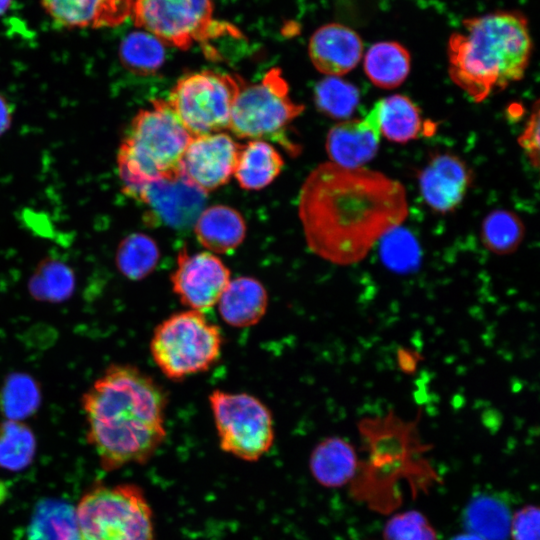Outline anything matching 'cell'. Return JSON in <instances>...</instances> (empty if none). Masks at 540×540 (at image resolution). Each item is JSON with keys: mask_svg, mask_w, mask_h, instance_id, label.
<instances>
[{"mask_svg": "<svg viewBox=\"0 0 540 540\" xmlns=\"http://www.w3.org/2000/svg\"><path fill=\"white\" fill-rule=\"evenodd\" d=\"M230 280L229 268L214 253L189 254L185 248L179 251L170 276L179 301L190 310L203 313L217 305Z\"/></svg>", "mask_w": 540, "mask_h": 540, "instance_id": "11", "label": "cell"}, {"mask_svg": "<svg viewBox=\"0 0 540 540\" xmlns=\"http://www.w3.org/2000/svg\"><path fill=\"white\" fill-rule=\"evenodd\" d=\"M198 242L211 253L226 254L234 251L246 235L242 215L226 205H213L204 209L194 223Z\"/></svg>", "mask_w": 540, "mask_h": 540, "instance_id": "21", "label": "cell"}, {"mask_svg": "<svg viewBox=\"0 0 540 540\" xmlns=\"http://www.w3.org/2000/svg\"><path fill=\"white\" fill-rule=\"evenodd\" d=\"M399 352L402 353V355L398 353V363L401 369L404 372L414 371L419 360L418 353L414 355V351L408 349L399 350Z\"/></svg>", "mask_w": 540, "mask_h": 540, "instance_id": "37", "label": "cell"}, {"mask_svg": "<svg viewBox=\"0 0 540 540\" xmlns=\"http://www.w3.org/2000/svg\"><path fill=\"white\" fill-rule=\"evenodd\" d=\"M421 416L422 409L413 420H405L395 411L388 410L384 414L362 417L357 428L377 463L405 461L428 449L418 435Z\"/></svg>", "mask_w": 540, "mask_h": 540, "instance_id": "14", "label": "cell"}, {"mask_svg": "<svg viewBox=\"0 0 540 540\" xmlns=\"http://www.w3.org/2000/svg\"><path fill=\"white\" fill-rule=\"evenodd\" d=\"M451 540H484V539L476 534L466 532V533L456 535Z\"/></svg>", "mask_w": 540, "mask_h": 540, "instance_id": "39", "label": "cell"}, {"mask_svg": "<svg viewBox=\"0 0 540 540\" xmlns=\"http://www.w3.org/2000/svg\"><path fill=\"white\" fill-rule=\"evenodd\" d=\"M243 84L238 76L202 70L179 78L166 101L193 137L217 133L229 128Z\"/></svg>", "mask_w": 540, "mask_h": 540, "instance_id": "7", "label": "cell"}, {"mask_svg": "<svg viewBox=\"0 0 540 540\" xmlns=\"http://www.w3.org/2000/svg\"><path fill=\"white\" fill-rule=\"evenodd\" d=\"M222 345L220 327L203 312L187 309L155 327L150 353L160 371L177 381L209 370L218 361Z\"/></svg>", "mask_w": 540, "mask_h": 540, "instance_id": "6", "label": "cell"}, {"mask_svg": "<svg viewBox=\"0 0 540 540\" xmlns=\"http://www.w3.org/2000/svg\"><path fill=\"white\" fill-rule=\"evenodd\" d=\"M31 381L15 380L10 382L3 393L4 410L8 416L7 419L20 420L34 406L36 400L35 387L30 385Z\"/></svg>", "mask_w": 540, "mask_h": 540, "instance_id": "34", "label": "cell"}, {"mask_svg": "<svg viewBox=\"0 0 540 540\" xmlns=\"http://www.w3.org/2000/svg\"><path fill=\"white\" fill-rule=\"evenodd\" d=\"M539 509L526 505L512 516L510 538L512 540H539Z\"/></svg>", "mask_w": 540, "mask_h": 540, "instance_id": "35", "label": "cell"}, {"mask_svg": "<svg viewBox=\"0 0 540 540\" xmlns=\"http://www.w3.org/2000/svg\"><path fill=\"white\" fill-rule=\"evenodd\" d=\"M242 146L223 132L193 137L181 159L180 173L205 193L215 190L234 175Z\"/></svg>", "mask_w": 540, "mask_h": 540, "instance_id": "13", "label": "cell"}, {"mask_svg": "<svg viewBox=\"0 0 540 540\" xmlns=\"http://www.w3.org/2000/svg\"><path fill=\"white\" fill-rule=\"evenodd\" d=\"M379 122L381 134L397 143L417 139L427 132L419 108L410 98L400 94L380 100Z\"/></svg>", "mask_w": 540, "mask_h": 540, "instance_id": "25", "label": "cell"}, {"mask_svg": "<svg viewBox=\"0 0 540 540\" xmlns=\"http://www.w3.org/2000/svg\"><path fill=\"white\" fill-rule=\"evenodd\" d=\"M217 305L221 318L230 326L251 327L257 324L266 313L267 290L254 277L231 278Z\"/></svg>", "mask_w": 540, "mask_h": 540, "instance_id": "20", "label": "cell"}, {"mask_svg": "<svg viewBox=\"0 0 540 540\" xmlns=\"http://www.w3.org/2000/svg\"><path fill=\"white\" fill-rule=\"evenodd\" d=\"M208 400L223 451L245 461H257L270 450L273 418L260 399L245 392L217 389Z\"/></svg>", "mask_w": 540, "mask_h": 540, "instance_id": "10", "label": "cell"}, {"mask_svg": "<svg viewBox=\"0 0 540 540\" xmlns=\"http://www.w3.org/2000/svg\"><path fill=\"white\" fill-rule=\"evenodd\" d=\"M283 165L274 146L261 139L251 140L242 146L234 176L243 189L260 190L280 174Z\"/></svg>", "mask_w": 540, "mask_h": 540, "instance_id": "22", "label": "cell"}, {"mask_svg": "<svg viewBox=\"0 0 540 540\" xmlns=\"http://www.w3.org/2000/svg\"><path fill=\"white\" fill-rule=\"evenodd\" d=\"M462 25L448 39V73L474 102L524 77L533 43L523 13L500 10L466 18Z\"/></svg>", "mask_w": 540, "mask_h": 540, "instance_id": "3", "label": "cell"}, {"mask_svg": "<svg viewBox=\"0 0 540 540\" xmlns=\"http://www.w3.org/2000/svg\"><path fill=\"white\" fill-rule=\"evenodd\" d=\"M525 236L522 220L513 212L494 210L483 220L481 241L483 246L498 256L515 253Z\"/></svg>", "mask_w": 540, "mask_h": 540, "instance_id": "29", "label": "cell"}, {"mask_svg": "<svg viewBox=\"0 0 540 540\" xmlns=\"http://www.w3.org/2000/svg\"><path fill=\"white\" fill-rule=\"evenodd\" d=\"M405 187L385 174L332 162L303 183L298 212L308 248L338 266L363 261L408 216Z\"/></svg>", "mask_w": 540, "mask_h": 540, "instance_id": "1", "label": "cell"}, {"mask_svg": "<svg viewBox=\"0 0 540 540\" xmlns=\"http://www.w3.org/2000/svg\"><path fill=\"white\" fill-rule=\"evenodd\" d=\"M72 280L73 276L67 266L56 260H46L38 267L33 284H37L35 290L38 294L44 291L47 297L60 298L67 294Z\"/></svg>", "mask_w": 540, "mask_h": 540, "instance_id": "33", "label": "cell"}, {"mask_svg": "<svg viewBox=\"0 0 540 540\" xmlns=\"http://www.w3.org/2000/svg\"><path fill=\"white\" fill-rule=\"evenodd\" d=\"M304 111L289 96L279 68L270 69L254 84H243L232 107L229 130L238 138L277 139L283 145L286 127Z\"/></svg>", "mask_w": 540, "mask_h": 540, "instance_id": "8", "label": "cell"}, {"mask_svg": "<svg viewBox=\"0 0 540 540\" xmlns=\"http://www.w3.org/2000/svg\"><path fill=\"white\" fill-rule=\"evenodd\" d=\"M74 513L85 540H154L151 507L135 484H95L82 495Z\"/></svg>", "mask_w": 540, "mask_h": 540, "instance_id": "5", "label": "cell"}, {"mask_svg": "<svg viewBox=\"0 0 540 540\" xmlns=\"http://www.w3.org/2000/svg\"><path fill=\"white\" fill-rule=\"evenodd\" d=\"M213 0H134L132 15L134 24L165 45L188 50L201 43L206 51L209 40L237 32L222 27L214 17Z\"/></svg>", "mask_w": 540, "mask_h": 540, "instance_id": "9", "label": "cell"}, {"mask_svg": "<svg viewBox=\"0 0 540 540\" xmlns=\"http://www.w3.org/2000/svg\"><path fill=\"white\" fill-rule=\"evenodd\" d=\"M160 259L156 241L144 233H132L118 245L116 266L130 280H141L150 275Z\"/></svg>", "mask_w": 540, "mask_h": 540, "instance_id": "27", "label": "cell"}, {"mask_svg": "<svg viewBox=\"0 0 540 540\" xmlns=\"http://www.w3.org/2000/svg\"><path fill=\"white\" fill-rule=\"evenodd\" d=\"M36 438L22 421L5 419L0 422V468L18 472L33 462Z\"/></svg>", "mask_w": 540, "mask_h": 540, "instance_id": "28", "label": "cell"}, {"mask_svg": "<svg viewBox=\"0 0 540 540\" xmlns=\"http://www.w3.org/2000/svg\"><path fill=\"white\" fill-rule=\"evenodd\" d=\"M511 519L508 505L489 494L474 496L463 513L466 530L484 540H507L510 537Z\"/></svg>", "mask_w": 540, "mask_h": 540, "instance_id": "24", "label": "cell"}, {"mask_svg": "<svg viewBox=\"0 0 540 540\" xmlns=\"http://www.w3.org/2000/svg\"><path fill=\"white\" fill-rule=\"evenodd\" d=\"M360 465L355 447L339 436H329L316 444L309 456V470L316 482L339 488L350 482Z\"/></svg>", "mask_w": 540, "mask_h": 540, "instance_id": "19", "label": "cell"}, {"mask_svg": "<svg viewBox=\"0 0 540 540\" xmlns=\"http://www.w3.org/2000/svg\"><path fill=\"white\" fill-rule=\"evenodd\" d=\"M411 56L405 46L396 41L373 44L364 57V71L377 87L394 89L408 77Z\"/></svg>", "mask_w": 540, "mask_h": 540, "instance_id": "23", "label": "cell"}, {"mask_svg": "<svg viewBox=\"0 0 540 540\" xmlns=\"http://www.w3.org/2000/svg\"><path fill=\"white\" fill-rule=\"evenodd\" d=\"M384 540H438L428 519L415 510L391 517L384 527Z\"/></svg>", "mask_w": 540, "mask_h": 540, "instance_id": "32", "label": "cell"}, {"mask_svg": "<svg viewBox=\"0 0 540 540\" xmlns=\"http://www.w3.org/2000/svg\"><path fill=\"white\" fill-rule=\"evenodd\" d=\"M167 395L147 373L111 364L81 396L86 440L103 470L146 463L166 437Z\"/></svg>", "mask_w": 540, "mask_h": 540, "instance_id": "2", "label": "cell"}, {"mask_svg": "<svg viewBox=\"0 0 540 540\" xmlns=\"http://www.w3.org/2000/svg\"><path fill=\"white\" fill-rule=\"evenodd\" d=\"M192 138L166 100H152L135 115L117 152L123 192L133 198L146 183L178 176Z\"/></svg>", "mask_w": 540, "mask_h": 540, "instance_id": "4", "label": "cell"}, {"mask_svg": "<svg viewBox=\"0 0 540 540\" xmlns=\"http://www.w3.org/2000/svg\"><path fill=\"white\" fill-rule=\"evenodd\" d=\"M425 202L440 213L451 212L464 199L472 181L468 165L450 153L434 155L418 177Z\"/></svg>", "mask_w": 540, "mask_h": 540, "instance_id": "16", "label": "cell"}, {"mask_svg": "<svg viewBox=\"0 0 540 540\" xmlns=\"http://www.w3.org/2000/svg\"><path fill=\"white\" fill-rule=\"evenodd\" d=\"M518 144L524 150L531 165L537 168L539 166V100L534 103L529 120L518 137Z\"/></svg>", "mask_w": 540, "mask_h": 540, "instance_id": "36", "label": "cell"}, {"mask_svg": "<svg viewBox=\"0 0 540 540\" xmlns=\"http://www.w3.org/2000/svg\"><path fill=\"white\" fill-rule=\"evenodd\" d=\"M12 121V112L8 102L0 95V135L8 130Z\"/></svg>", "mask_w": 540, "mask_h": 540, "instance_id": "38", "label": "cell"}, {"mask_svg": "<svg viewBox=\"0 0 540 540\" xmlns=\"http://www.w3.org/2000/svg\"><path fill=\"white\" fill-rule=\"evenodd\" d=\"M359 91L350 82L337 76H327L314 88L316 107L326 116L345 119L351 116L359 103Z\"/></svg>", "mask_w": 540, "mask_h": 540, "instance_id": "30", "label": "cell"}, {"mask_svg": "<svg viewBox=\"0 0 540 540\" xmlns=\"http://www.w3.org/2000/svg\"><path fill=\"white\" fill-rule=\"evenodd\" d=\"M31 524V540H65L77 530L74 511L62 503L43 504Z\"/></svg>", "mask_w": 540, "mask_h": 540, "instance_id": "31", "label": "cell"}, {"mask_svg": "<svg viewBox=\"0 0 540 540\" xmlns=\"http://www.w3.org/2000/svg\"><path fill=\"white\" fill-rule=\"evenodd\" d=\"M363 41L352 28L328 23L316 29L308 43L314 67L327 76H341L353 70L363 56Z\"/></svg>", "mask_w": 540, "mask_h": 540, "instance_id": "17", "label": "cell"}, {"mask_svg": "<svg viewBox=\"0 0 540 540\" xmlns=\"http://www.w3.org/2000/svg\"><path fill=\"white\" fill-rule=\"evenodd\" d=\"M65 540H85L81 534L79 533L78 529L73 531L69 536L65 538Z\"/></svg>", "mask_w": 540, "mask_h": 540, "instance_id": "41", "label": "cell"}, {"mask_svg": "<svg viewBox=\"0 0 540 540\" xmlns=\"http://www.w3.org/2000/svg\"><path fill=\"white\" fill-rule=\"evenodd\" d=\"M134 0H41L49 17L66 28H112L132 15Z\"/></svg>", "mask_w": 540, "mask_h": 540, "instance_id": "18", "label": "cell"}, {"mask_svg": "<svg viewBox=\"0 0 540 540\" xmlns=\"http://www.w3.org/2000/svg\"><path fill=\"white\" fill-rule=\"evenodd\" d=\"M206 194L180 173L173 178L144 184L133 199L147 206V224L186 229L194 225L203 211Z\"/></svg>", "mask_w": 540, "mask_h": 540, "instance_id": "12", "label": "cell"}, {"mask_svg": "<svg viewBox=\"0 0 540 540\" xmlns=\"http://www.w3.org/2000/svg\"><path fill=\"white\" fill-rule=\"evenodd\" d=\"M12 0H0V15L7 11Z\"/></svg>", "mask_w": 540, "mask_h": 540, "instance_id": "40", "label": "cell"}, {"mask_svg": "<svg viewBox=\"0 0 540 540\" xmlns=\"http://www.w3.org/2000/svg\"><path fill=\"white\" fill-rule=\"evenodd\" d=\"M380 100L362 119L342 121L326 137V152L332 163L344 168H358L377 153L380 143Z\"/></svg>", "mask_w": 540, "mask_h": 540, "instance_id": "15", "label": "cell"}, {"mask_svg": "<svg viewBox=\"0 0 540 540\" xmlns=\"http://www.w3.org/2000/svg\"><path fill=\"white\" fill-rule=\"evenodd\" d=\"M118 56L123 67L131 73L151 76L156 74L165 62V44L145 30H135L120 42Z\"/></svg>", "mask_w": 540, "mask_h": 540, "instance_id": "26", "label": "cell"}]
</instances>
